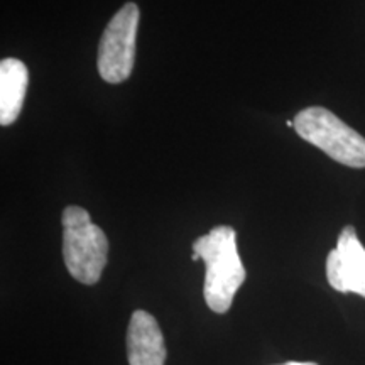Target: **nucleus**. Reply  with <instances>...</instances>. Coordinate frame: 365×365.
<instances>
[{
    "label": "nucleus",
    "mask_w": 365,
    "mask_h": 365,
    "mask_svg": "<svg viewBox=\"0 0 365 365\" xmlns=\"http://www.w3.org/2000/svg\"><path fill=\"white\" fill-rule=\"evenodd\" d=\"M195 254L203 259V294L208 308L218 314L227 313L234 296L245 281V267L237 250V234L232 227L218 225L193 244Z\"/></svg>",
    "instance_id": "f257e3e1"
},
{
    "label": "nucleus",
    "mask_w": 365,
    "mask_h": 365,
    "mask_svg": "<svg viewBox=\"0 0 365 365\" xmlns=\"http://www.w3.org/2000/svg\"><path fill=\"white\" fill-rule=\"evenodd\" d=\"M108 257L107 235L91 222L81 207H66L63 212V259L68 272L81 284H97Z\"/></svg>",
    "instance_id": "f03ea898"
},
{
    "label": "nucleus",
    "mask_w": 365,
    "mask_h": 365,
    "mask_svg": "<svg viewBox=\"0 0 365 365\" xmlns=\"http://www.w3.org/2000/svg\"><path fill=\"white\" fill-rule=\"evenodd\" d=\"M294 130L331 159L350 168H365V139L323 107H308L294 117Z\"/></svg>",
    "instance_id": "7ed1b4c3"
},
{
    "label": "nucleus",
    "mask_w": 365,
    "mask_h": 365,
    "mask_svg": "<svg viewBox=\"0 0 365 365\" xmlns=\"http://www.w3.org/2000/svg\"><path fill=\"white\" fill-rule=\"evenodd\" d=\"M139 7L125 4L105 27L98 46V73L107 83H122L130 76L135 61Z\"/></svg>",
    "instance_id": "20e7f679"
},
{
    "label": "nucleus",
    "mask_w": 365,
    "mask_h": 365,
    "mask_svg": "<svg viewBox=\"0 0 365 365\" xmlns=\"http://www.w3.org/2000/svg\"><path fill=\"white\" fill-rule=\"evenodd\" d=\"M327 277L339 293H355L365 298V249L354 227L340 232L336 247L328 254Z\"/></svg>",
    "instance_id": "39448f33"
},
{
    "label": "nucleus",
    "mask_w": 365,
    "mask_h": 365,
    "mask_svg": "<svg viewBox=\"0 0 365 365\" xmlns=\"http://www.w3.org/2000/svg\"><path fill=\"white\" fill-rule=\"evenodd\" d=\"M166 345L161 328L153 314L137 309L127 330V359L130 365H164Z\"/></svg>",
    "instance_id": "423d86ee"
},
{
    "label": "nucleus",
    "mask_w": 365,
    "mask_h": 365,
    "mask_svg": "<svg viewBox=\"0 0 365 365\" xmlns=\"http://www.w3.org/2000/svg\"><path fill=\"white\" fill-rule=\"evenodd\" d=\"M29 83V71L21 59L7 58L0 63V124L17 120Z\"/></svg>",
    "instance_id": "0eeeda50"
},
{
    "label": "nucleus",
    "mask_w": 365,
    "mask_h": 365,
    "mask_svg": "<svg viewBox=\"0 0 365 365\" xmlns=\"http://www.w3.org/2000/svg\"><path fill=\"white\" fill-rule=\"evenodd\" d=\"M279 365H318L314 362H294V360H291V362H284V364H279Z\"/></svg>",
    "instance_id": "6e6552de"
},
{
    "label": "nucleus",
    "mask_w": 365,
    "mask_h": 365,
    "mask_svg": "<svg viewBox=\"0 0 365 365\" xmlns=\"http://www.w3.org/2000/svg\"><path fill=\"white\" fill-rule=\"evenodd\" d=\"M287 127H294V120H286Z\"/></svg>",
    "instance_id": "1a4fd4ad"
},
{
    "label": "nucleus",
    "mask_w": 365,
    "mask_h": 365,
    "mask_svg": "<svg viewBox=\"0 0 365 365\" xmlns=\"http://www.w3.org/2000/svg\"><path fill=\"white\" fill-rule=\"evenodd\" d=\"M191 259H193V261H198L200 255H198V254H193V255H191Z\"/></svg>",
    "instance_id": "9d476101"
}]
</instances>
